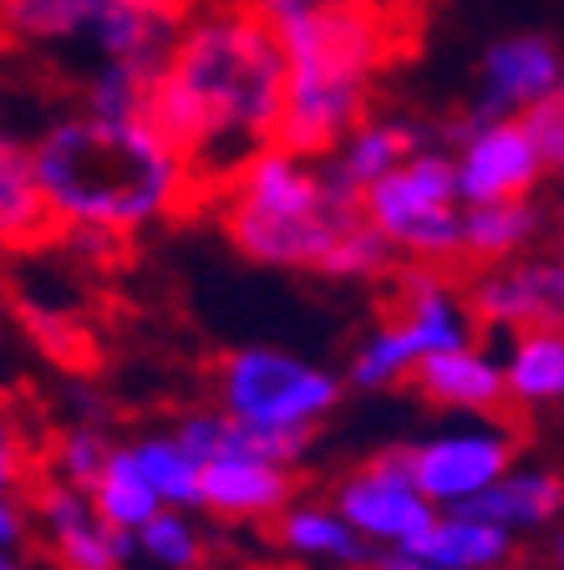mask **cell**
Returning <instances> with one entry per match:
<instances>
[{"instance_id":"5bb4252c","label":"cell","mask_w":564,"mask_h":570,"mask_svg":"<svg viewBox=\"0 0 564 570\" xmlns=\"http://www.w3.org/2000/svg\"><path fill=\"white\" fill-rule=\"evenodd\" d=\"M102 0H0V47L61 51L87 47Z\"/></svg>"},{"instance_id":"277c9868","label":"cell","mask_w":564,"mask_h":570,"mask_svg":"<svg viewBox=\"0 0 564 570\" xmlns=\"http://www.w3.org/2000/svg\"><path fill=\"white\" fill-rule=\"evenodd\" d=\"M453 199H458L453 158L412 154L392 174L376 178L372 189H362V214L392 249H407L417 265L463 275V214L453 209Z\"/></svg>"},{"instance_id":"e0dca14e","label":"cell","mask_w":564,"mask_h":570,"mask_svg":"<svg viewBox=\"0 0 564 570\" xmlns=\"http://www.w3.org/2000/svg\"><path fill=\"white\" fill-rule=\"evenodd\" d=\"M458 514L498 524V530H534V524H550L560 514V479L550 469L544 474H504L478 499L458 504Z\"/></svg>"},{"instance_id":"ffe728a7","label":"cell","mask_w":564,"mask_h":570,"mask_svg":"<svg viewBox=\"0 0 564 570\" xmlns=\"http://www.w3.org/2000/svg\"><path fill=\"white\" fill-rule=\"evenodd\" d=\"M275 534H280V546L300 550V556H336V560H352V566H366V560H372L362 534H356L336 510H316V504L280 510Z\"/></svg>"},{"instance_id":"8992f818","label":"cell","mask_w":564,"mask_h":570,"mask_svg":"<svg viewBox=\"0 0 564 570\" xmlns=\"http://www.w3.org/2000/svg\"><path fill=\"white\" fill-rule=\"evenodd\" d=\"M560 77H564V61L554 36L544 31H518L498 47H488L478 71V97H473V118L468 128H494V122L518 118L524 107L544 102V97H560Z\"/></svg>"},{"instance_id":"7a4b0ae2","label":"cell","mask_w":564,"mask_h":570,"mask_svg":"<svg viewBox=\"0 0 564 570\" xmlns=\"http://www.w3.org/2000/svg\"><path fill=\"white\" fill-rule=\"evenodd\" d=\"M285 61L275 154L326 158L366 118L372 77L412 57L423 11L412 0H249Z\"/></svg>"},{"instance_id":"2e32d148","label":"cell","mask_w":564,"mask_h":570,"mask_svg":"<svg viewBox=\"0 0 564 570\" xmlns=\"http://www.w3.org/2000/svg\"><path fill=\"white\" fill-rule=\"evenodd\" d=\"M540 235V209L530 199H508V204H478V209L463 214V275L494 271L508 265L518 249Z\"/></svg>"},{"instance_id":"83f0119b","label":"cell","mask_w":564,"mask_h":570,"mask_svg":"<svg viewBox=\"0 0 564 570\" xmlns=\"http://www.w3.org/2000/svg\"><path fill=\"white\" fill-rule=\"evenodd\" d=\"M31 459H26V443L16 439L11 423H0V489H21L31 479Z\"/></svg>"},{"instance_id":"484cf974","label":"cell","mask_w":564,"mask_h":570,"mask_svg":"<svg viewBox=\"0 0 564 570\" xmlns=\"http://www.w3.org/2000/svg\"><path fill=\"white\" fill-rule=\"evenodd\" d=\"M107 453H112V449L102 443V433H92V423L71 428V433H61V443H57V479L87 494V489H92V479L102 474Z\"/></svg>"},{"instance_id":"7c38bea8","label":"cell","mask_w":564,"mask_h":570,"mask_svg":"<svg viewBox=\"0 0 564 570\" xmlns=\"http://www.w3.org/2000/svg\"><path fill=\"white\" fill-rule=\"evenodd\" d=\"M336 514L352 524L356 534H372V540H392V546H407L417 530L437 520L433 504L412 484H387V479H372L366 469H356L352 479L336 494Z\"/></svg>"},{"instance_id":"4dcf8cb0","label":"cell","mask_w":564,"mask_h":570,"mask_svg":"<svg viewBox=\"0 0 564 570\" xmlns=\"http://www.w3.org/2000/svg\"><path fill=\"white\" fill-rule=\"evenodd\" d=\"M412 6H417V11H423V6H443V0H412Z\"/></svg>"},{"instance_id":"f1b7e54d","label":"cell","mask_w":564,"mask_h":570,"mask_svg":"<svg viewBox=\"0 0 564 570\" xmlns=\"http://www.w3.org/2000/svg\"><path fill=\"white\" fill-rule=\"evenodd\" d=\"M122 6H142V11H158V16H174V21H184L188 11H199L204 0H122Z\"/></svg>"},{"instance_id":"cb8c5ba5","label":"cell","mask_w":564,"mask_h":570,"mask_svg":"<svg viewBox=\"0 0 564 570\" xmlns=\"http://www.w3.org/2000/svg\"><path fill=\"white\" fill-rule=\"evenodd\" d=\"M21 326L41 342V352H47L51 362H61V367H71V372H92L97 367L92 332L77 326L71 316H51V311H41V306H21Z\"/></svg>"},{"instance_id":"9c48e42d","label":"cell","mask_w":564,"mask_h":570,"mask_svg":"<svg viewBox=\"0 0 564 570\" xmlns=\"http://www.w3.org/2000/svg\"><path fill=\"white\" fill-rule=\"evenodd\" d=\"M540 158H534L530 138L518 132V122H494L478 128L463 148V158L453 164V184L458 194L478 209V204H508L540 184Z\"/></svg>"},{"instance_id":"9a60e30c","label":"cell","mask_w":564,"mask_h":570,"mask_svg":"<svg viewBox=\"0 0 564 570\" xmlns=\"http://www.w3.org/2000/svg\"><path fill=\"white\" fill-rule=\"evenodd\" d=\"M397 550L427 570H494L514 556V540H508V530H498V524L453 514V520H433L427 530H417L407 546H397Z\"/></svg>"},{"instance_id":"d4e9b609","label":"cell","mask_w":564,"mask_h":570,"mask_svg":"<svg viewBox=\"0 0 564 570\" xmlns=\"http://www.w3.org/2000/svg\"><path fill=\"white\" fill-rule=\"evenodd\" d=\"M138 540H142L148 556L164 560V566H174V570H194L199 566V556H204L199 530H194L184 514H174V510H158L154 520L138 530Z\"/></svg>"},{"instance_id":"8fae6325","label":"cell","mask_w":564,"mask_h":570,"mask_svg":"<svg viewBox=\"0 0 564 570\" xmlns=\"http://www.w3.org/2000/svg\"><path fill=\"white\" fill-rule=\"evenodd\" d=\"M67 225L51 214L36 184L31 148L0 132V249H47L61 245Z\"/></svg>"},{"instance_id":"ba28073f","label":"cell","mask_w":564,"mask_h":570,"mask_svg":"<svg viewBox=\"0 0 564 570\" xmlns=\"http://www.w3.org/2000/svg\"><path fill=\"white\" fill-rule=\"evenodd\" d=\"M468 306L473 321L504 326V332H560V301L564 275L554 261H508L494 271L468 275Z\"/></svg>"},{"instance_id":"6da1fadb","label":"cell","mask_w":564,"mask_h":570,"mask_svg":"<svg viewBox=\"0 0 564 570\" xmlns=\"http://www.w3.org/2000/svg\"><path fill=\"white\" fill-rule=\"evenodd\" d=\"M280 92V47L249 0H204L178 21L142 112L184 174L178 219L219 204L259 154H270Z\"/></svg>"},{"instance_id":"44dd1931","label":"cell","mask_w":564,"mask_h":570,"mask_svg":"<svg viewBox=\"0 0 564 570\" xmlns=\"http://www.w3.org/2000/svg\"><path fill=\"white\" fill-rule=\"evenodd\" d=\"M504 392L524 403H554L564 392V342L560 332H518L504 372Z\"/></svg>"},{"instance_id":"7402d4cb","label":"cell","mask_w":564,"mask_h":570,"mask_svg":"<svg viewBox=\"0 0 564 570\" xmlns=\"http://www.w3.org/2000/svg\"><path fill=\"white\" fill-rule=\"evenodd\" d=\"M423 356L427 352H423V342L412 336V326L382 316V326H376V332L366 336V346L356 352L352 382L356 387H397V382L412 377V367H417Z\"/></svg>"},{"instance_id":"4316f807","label":"cell","mask_w":564,"mask_h":570,"mask_svg":"<svg viewBox=\"0 0 564 570\" xmlns=\"http://www.w3.org/2000/svg\"><path fill=\"white\" fill-rule=\"evenodd\" d=\"M518 132L530 138V148H534L544 174H554V168L564 164V107H560V97H544V102L524 107V112H518Z\"/></svg>"},{"instance_id":"52a82bcc","label":"cell","mask_w":564,"mask_h":570,"mask_svg":"<svg viewBox=\"0 0 564 570\" xmlns=\"http://www.w3.org/2000/svg\"><path fill=\"white\" fill-rule=\"evenodd\" d=\"M524 433L488 428V433H447L423 449H412V489L427 504H468L488 484L508 474Z\"/></svg>"},{"instance_id":"3957f363","label":"cell","mask_w":564,"mask_h":570,"mask_svg":"<svg viewBox=\"0 0 564 570\" xmlns=\"http://www.w3.org/2000/svg\"><path fill=\"white\" fill-rule=\"evenodd\" d=\"M36 184L67 229L132 235L148 219H178L184 174L148 122H102L87 112L51 122L31 148Z\"/></svg>"},{"instance_id":"5b68a950","label":"cell","mask_w":564,"mask_h":570,"mask_svg":"<svg viewBox=\"0 0 564 570\" xmlns=\"http://www.w3.org/2000/svg\"><path fill=\"white\" fill-rule=\"evenodd\" d=\"M214 387H219V403L235 423L265 428V433L316 428L342 397L336 377L316 372L310 362H295L290 352H270V346L229 352L214 367Z\"/></svg>"},{"instance_id":"30bf717a","label":"cell","mask_w":564,"mask_h":570,"mask_svg":"<svg viewBox=\"0 0 564 570\" xmlns=\"http://www.w3.org/2000/svg\"><path fill=\"white\" fill-rule=\"evenodd\" d=\"M295 479L280 463L255 459H214L199 463V504H209L224 520H270L290 510Z\"/></svg>"},{"instance_id":"ac0fdd59","label":"cell","mask_w":564,"mask_h":570,"mask_svg":"<svg viewBox=\"0 0 564 570\" xmlns=\"http://www.w3.org/2000/svg\"><path fill=\"white\" fill-rule=\"evenodd\" d=\"M92 514L107 524V530H142V524L154 520L164 504H158V494L148 489V479L138 474V463H132V449H112L102 463V474L92 479Z\"/></svg>"},{"instance_id":"4fadbf2b","label":"cell","mask_w":564,"mask_h":570,"mask_svg":"<svg viewBox=\"0 0 564 570\" xmlns=\"http://www.w3.org/2000/svg\"><path fill=\"white\" fill-rule=\"evenodd\" d=\"M407 382L437 407H468V413H494V417L508 413L504 372H498L478 346H458V352L423 356V362L412 367Z\"/></svg>"},{"instance_id":"f546056e","label":"cell","mask_w":564,"mask_h":570,"mask_svg":"<svg viewBox=\"0 0 564 570\" xmlns=\"http://www.w3.org/2000/svg\"><path fill=\"white\" fill-rule=\"evenodd\" d=\"M372 560H376V570H427V566H417V560H407L402 550L397 556H372Z\"/></svg>"},{"instance_id":"603a6c76","label":"cell","mask_w":564,"mask_h":570,"mask_svg":"<svg viewBox=\"0 0 564 570\" xmlns=\"http://www.w3.org/2000/svg\"><path fill=\"white\" fill-rule=\"evenodd\" d=\"M138 474L148 479V489L158 494V504H199V463L188 459L174 439H148L132 449Z\"/></svg>"},{"instance_id":"d6986e66","label":"cell","mask_w":564,"mask_h":570,"mask_svg":"<svg viewBox=\"0 0 564 570\" xmlns=\"http://www.w3.org/2000/svg\"><path fill=\"white\" fill-rule=\"evenodd\" d=\"M412 154H417V128H407V122H362L346 138L342 154L330 158V174L342 178L346 189L362 194Z\"/></svg>"}]
</instances>
